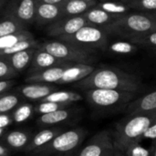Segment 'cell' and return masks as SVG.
Wrapping results in <instances>:
<instances>
[{
	"label": "cell",
	"mask_w": 156,
	"mask_h": 156,
	"mask_svg": "<svg viewBox=\"0 0 156 156\" xmlns=\"http://www.w3.org/2000/svg\"><path fill=\"white\" fill-rule=\"evenodd\" d=\"M82 90L92 89L117 90L137 92L141 87L139 78L132 73L113 67H100L82 80L74 84Z\"/></svg>",
	"instance_id": "cell-1"
},
{
	"label": "cell",
	"mask_w": 156,
	"mask_h": 156,
	"mask_svg": "<svg viewBox=\"0 0 156 156\" xmlns=\"http://www.w3.org/2000/svg\"><path fill=\"white\" fill-rule=\"evenodd\" d=\"M156 122V112L128 115L116 124L112 132L113 144L116 150L126 152L128 147L135 143H140L146 131Z\"/></svg>",
	"instance_id": "cell-2"
},
{
	"label": "cell",
	"mask_w": 156,
	"mask_h": 156,
	"mask_svg": "<svg viewBox=\"0 0 156 156\" xmlns=\"http://www.w3.org/2000/svg\"><path fill=\"white\" fill-rule=\"evenodd\" d=\"M102 27L110 35H117L129 40L139 35L156 30V21L145 12L127 13Z\"/></svg>",
	"instance_id": "cell-3"
},
{
	"label": "cell",
	"mask_w": 156,
	"mask_h": 156,
	"mask_svg": "<svg viewBox=\"0 0 156 156\" xmlns=\"http://www.w3.org/2000/svg\"><path fill=\"white\" fill-rule=\"evenodd\" d=\"M84 91V98L90 107L97 113L103 114L107 112H115L127 107L129 103L134 101L136 93L105 89H92Z\"/></svg>",
	"instance_id": "cell-4"
},
{
	"label": "cell",
	"mask_w": 156,
	"mask_h": 156,
	"mask_svg": "<svg viewBox=\"0 0 156 156\" xmlns=\"http://www.w3.org/2000/svg\"><path fill=\"white\" fill-rule=\"evenodd\" d=\"M37 48L45 50L57 58L70 63L92 64L97 60L94 51L74 46L59 39L46 40L39 43Z\"/></svg>",
	"instance_id": "cell-5"
},
{
	"label": "cell",
	"mask_w": 156,
	"mask_h": 156,
	"mask_svg": "<svg viewBox=\"0 0 156 156\" xmlns=\"http://www.w3.org/2000/svg\"><path fill=\"white\" fill-rule=\"evenodd\" d=\"M109 35L103 27L87 25L76 33L58 39L92 51L98 48L105 50L108 48Z\"/></svg>",
	"instance_id": "cell-6"
},
{
	"label": "cell",
	"mask_w": 156,
	"mask_h": 156,
	"mask_svg": "<svg viewBox=\"0 0 156 156\" xmlns=\"http://www.w3.org/2000/svg\"><path fill=\"white\" fill-rule=\"evenodd\" d=\"M88 131L84 128H73L62 132L56 136L48 145L33 153L50 154V153H75L79 152Z\"/></svg>",
	"instance_id": "cell-7"
},
{
	"label": "cell",
	"mask_w": 156,
	"mask_h": 156,
	"mask_svg": "<svg viewBox=\"0 0 156 156\" xmlns=\"http://www.w3.org/2000/svg\"><path fill=\"white\" fill-rule=\"evenodd\" d=\"M36 0H9L2 10L3 16L9 17L28 27L35 22Z\"/></svg>",
	"instance_id": "cell-8"
},
{
	"label": "cell",
	"mask_w": 156,
	"mask_h": 156,
	"mask_svg": "<svg viewBox=\"0 0 156 156\" xmlns=\"http://www.w3.org/2000/svg\"><path fill=\"white\" fill-rule=\"evenodd\" d=\"M114 148L112 133L109 130L96 133L76 156H104Z\"/></svg>",
	"instance_id": "cell-9"
},
{
	"label": "cell",
	"mask_w": 156,
	"mask_h": 156,
	"mask_svg": "<svg viewBox=\"0 0 156 156\" xmlns=\"http://www.w3.org/2000/svg\"><path fill=\"white\" fill-rule=\"evenodd\" d=\"M87 25L88 23L83 16L61 17L48 25L46 31L48 36L58 38L60 37L70 36Z\"/></svg>",
	"instance_id": "cell-10"
},
{
	"label": "cell",
	"mask_w": 156,
	"mask_h": 156,
	"mask_svg": "<svg viewBox=\"0 0 156 156\" xmlns=\"http://www.w3.org/2000/svg\"><path fill=\"white\" fill-rule=\"evenodd\" d=\"M71 64H75V63H70V62L61 60L45 50L36 48L32 61L30 63V69L28 70V74H32V73H35V72H37L46 69L53 68V67L69 66Z\"/></svg>",
	"instance_id": "cell-11"
},
{
	"label": "cell",
	"mask_w": 156,
	"mask_h": 156,
	"mask_svg": "<svg viewBox=\"0 0 156 156\" xmlns=\"http://www.w3.org/2000/svg\"><path fill=\"white\" fill-rule=\"evenodd\" d=\"M96 67L92 64H83V63H75L66 68L62 78L58 82V84H69L77 83L90 73L95 70Z\"/></svg>",
	"instance_id": "cell-12"
},
{
	"label": "cell",
	"mask_w": 156,
	"mask_h": 156,
	"mask_svg": "<svg viewBox=\"0 0 156 156\" xmlns=\"http://www.w3.org/2000/svg\"><path fill=\"white\" fill-rule=\"evenodd\" d=\"M72 65V64H71ZM70 66V65H69ZM69 66H58L49 69H46L32 74H28L25 81L28 84L30 83H41V84H51L57 83L62 78L64 70Z\"/></svg>",
	"instance_id": "cell-13"
},
{
	"label": "cell",
	"mask_w": 156,
	"mask_h": 156,
	"mask_svg": "<svg viewBox=\"0 0 156 156\" xmlns=\"http://www.w3.org/2000/svg\"><path fill=\"white\" fill-rule=\"evenodd\" d=\"M80 113V110L69 107L54 112L41 115L37 120V124L41 127H51L70 121Z\"/></svg>",
	"instance_id": "cell-14"
},
{
	"label": "cell",
	"mask_w": 156,
	"mask_h": 156,
	"mask_svg": "<svg viewBox=\"0 0 156 156\" xmlns=\"http://www.w3.org/2000/svg\"><path fill=\"white\" fill-rule=\"evenodd\" d=\"M62 17L59 5L37 3L35 22L39 26L50 25Z\"/></svg>",
	"instance_id": "cell-15"
},
{
	"label": "cell",
	"mask_w": 156,
	"mask_h": 156,
	"mask_svg": "<svg viewBox=\"0 0 156 156\" xmlns=\"http://www.w3.org/2000/svg\"><path fill=\"white\" fill-rule=\"evenodd\" d=\"M62 132H64V129L62 128H58V127H53V128H48V129H43L35 135L32 136L31 141L27 147L26 148L25 152L33 154L46 145H48L56 136L60 134Z\"/></svg>",
	"instance_id": "cell-16"
},
{
	"label": "cell",
	"mask_w": 156,
	"mask_h": 156,
	"mask_svg": "<svg viewBox=\"0 0 156 156\" xmlns=\"http://www.w3.org/2000/svg\"><path fill=\"white\" fill-rule=\"evenodd\" d=\"M156 112V90L150 92L128 104L126 113L135 115L141 113H149Z\"/></svg>",
	"instance_id": "cell-17"
},
{
	"label": "cell",
	"mask_w": 156,
	"mask_h": 156,
	"mask_svg": "<svg viewBox=\"0 0 156 156\" xmlns=\"http://www.w3.org/2000/svg\"><path fill=\"white\" fill-rule=\"evenodd\" d=\"M99 1H85V0H64L59 5L61 8L62 17H70L82 16L88 10L96 6Z\"/></svg>",
	"instance_id": "cell-18"
},
{
	"label": "cell",
	"mask_w": 156,
	"mask_h": 156,
	"mask_svg": "<svg viewBox=\"0 0 156 156\" xmlns=\"http://www.w3.org/2000/svg\"><path fill=\"white\" fill-rule=\"evenodd\" d=\"M56 87L50 84H41V83H30L24 85L19 88V92L22 96L27 99L37 101H42L44 98L48 96L50 93L56 91Z\"/></svg>",
	"instance_id": "cell-19"
},
{
	"label": "cell",
	"mask_w": 156,
	"mask_h": 156,
	"mask_svg": "<svg viewBox=\"0 0 156 156\" xmlns=\"http://www.w3.org/2000/svg\"><path fill=\"white\" fill-rule=\"evenodd\" d=\"M32 135L28 132L12 131L4 134L1 141L3 142L4 145L7 146L9 149L25 151L27 145L29 144Z\"/></svg>",
	"instance_id": "cell-20"
},
{
	"label": "cell",
	"mask_w": 156,
	"mask_h": 156,
	"mask_svg": "<svg viewBox=\"0 0 156 156\" xmlns=\"http://www.w3.org/2000/svg\"><path fill=\"white\" fill-rule=\"evenodd\" d=\"M36 48H37L25 49V50L16 52L10 56L0 57V58H3L4 60H5L17 73H20L25 69H27L28 66H30V63L32 61Z\"/></svg>",
	"instance_id": "cell-21"
},
{
	"label": "cell",
	"mask_w": 156,
	"mask_h": 156,
	"mask_svg": "<svg viewBox=\"0 0 156 156\" xmlns=\"http://www.w3.org/2000/svg\"><path fill=\"white\" fill-rule=\"evenodd\" d=\"M82 16L85 17L88 25L101 27L112 23L119 16H115V15L109 14V13L98 8L97 6H94L91 9L88 10Z\"/></svg>",
	"instance_id": "cell-22"
},
{
	"label": "cell",
	"mask_w": 156,
	"mask_h": 156,
	"mask_svg": "<svg viewBox=\"0 0 156 156\" xmlns=\"http://www.w3.org/2000/svg\"><path fill=\"white\" fill-rule=\"evenodd\" d=\"M84 99V97L76 92V91H69V90H58L50 93L48 96L44 98L41 101H49L56 103H63V104H73L75 102L80 101Z\"/></svg>",
	"instance_id": "cell-23"
},
{
	"label": "cell",
	"mask_w": 156,
	"mask_h": 156,
	"mask_svg": "<svg viewBox=\"0 0 156 156\" xmlns=\"http://www.w3.org/2000/svg\"><path fill=\"white\" fill-rule=\"evenodd\" d=\"M98 8L115 16H122L130 11L128 4L118 1H99L97 5Z\"/></svg>",
	"instance_id": "cell-24"
},
{
	"label": "cell",
	"mask_w": 156,
	"mask_h": 156,
	"mask_svg": "<svg viewBox=\"0 0 156 156\" xmlns=\"http://www.w3.org/2000/svg\"><path fill=\"white\" fill-rule=\"evenodd\" d=\"M27 27H28L26 25L19 23L15 19L3 16L0 19V37L16 34L23 30H27Z\"/></svg>",
	"instance_id": "cell-25"
},
{
	"label": "cell",
	"mask_w": 156,
	"mask_h": 156,
	"mask_svg": "<svg viewBox=\"0 0 156 156\" xmlns=\"http://www.w3.org/2000/svg\"><path fill=\"white\" fill-rule=\"evenodd\" d=\"M27 39H34V35L28 30H23L16 34L0 37V50L5 49L20 41Z\"/></svg>",
	"instance_id": "cell-26"
},
{
	"label": "cell",
	"mask_w": 156,
	"mask_h": 156,
	"mask_svg": "<svg viewBox=\"0 0 156 156\" xmlns=\"http://www.w3.org/2000/svg\"><path fill=\"white\" fill-rule=\"evenodd\" d=\"M108 51L117 55H129L137 51L138 46L132 43L129 40L126 41H115L107 48Z\"/></svg>",
	"instance_id": "cell-27"
},
{
	"label": "cell",
	"mask_w": 156,
	"mask_h": 156,
	"mask_svg": "<svg viewBox=\"0 0 156 156\" xmlns=\"http://www.w3.org/2000/svg\"><path fill=\"white\" fill-rule=\"evenodd\" d=\"M39 42L37 40L34 39H27V40H23L20 41L5 49L0 50V57H5V56H10L13 55L16 52L25 50V49H28V48H37L38 46Z\"/></svg>",
	"instance_id": "cell-28"
},
{
	"label": "cell",
	"mask_w": 156,
	"mask_h": 156,
	"mask_svg": "<svg viewBox=\"0 0 156 156\" xmlns=\"http://www.w3.org/2000/svg\"><path fill=\"white\" fill-rule=\"evenodd\" d=\"M129 41L137 45L138 47L153 48L156 49V30L132 37L129 39Z\"/></svg>",
	"instance_id": "cell-29"
},
{
	"label": "cell",
	"mask_w": 156,
	"mask_h": 156,
	"mask_svg": "<svg viewBox=\"0 0 156 156\" xmlns=\"http://www.w3.org/2000/svg\"><path fill=\"white\" fill-rule=\"evenodd\" d=\"M34 112V108L29 103H24L18 106L12 114V119L16 123H21L28 120Z\"/></svg>",
	"instance_id": "cell-30"
},
{
	"label": "cell",
	"mask_w": 156,
	"mask_h": 156,
	"mask_svg": "<svg viewBox=\"0 0 156 156\" xmlns=\"http://www.w3.org/2000/svg\"><path fill=\"white\" fill-rule=\"evenodd\" d=\"M19 99L16 94L3 93L0 95V113H6L15 109L18 104Z\"/></svg>",
	"instance_id": "cell-31"
},
{
	"label": "cell",
	"mask_w": 156,
	"mask_h": 156,
	"mask_svg": "<svg viewBox=\"0 0 156 156\" xmlns=\"http://www.w3.org/2000/svg\"><path fill=\"white\" fill-rule=\"evenodd\" d=\"M73 104H63V103H56V102H49V101H41L36 108L35 111L43 115L50 112H54L59 110L67 109L69 107H72Z\"/></svg>",
	"instance_id": "cell-32"
},
{
	"label": "cell",
	"mask_w": 156,
	"mask_h": 156,
	"mask_svg": "<svg viewBox=\"0 0 156 156\" xmlns=\"http://www.w3.org/2000/svg\"><path fill=\"white\" fill-rule=\"evenodd\" d=\"M127 4L130 8L136 10L144 12L156 11V0H130Z\"/></svg>",
	"instance_id": "cell-33"
},
{
	"label": "cell",
	"mask_w": 156,
	"mask_h": 156,
	"mask_svg": "<svg viewBox=\"0 0 156 156\" xmlns=\"http://www.w3.org/2000/svg\"><path fill=\"white\" fill-rule=\"evenodd\" d=\"M154 147L151 149H147L140 144V143L133 144L128 147L126 152L124 153L126 156H153Z\"/></svg>",
	"instance_id": "cell-34"
},
{
	"label": "cell",
	"mask_w": 156,
	"mask_h": 156,
	"mask_svg": "<svg viewBox=\"0 0 156 156\" xmlns=\"http://www.w3.org/2000/svg\"><path fill=\"white\" fill-rule=\"evenodd\" d=\"M17 75L18 73L9 64L0 58V81L12 80Z\"/></svg>",
	"instance_id": "cell-35"
},
{
	"label": "cell",
	"mask_w": 156,
	"mask_h": 156,
	"mask_svg": "<svg viewBox=\"0 0 156 156\" xmlns=\"http://www.w3.org/2000/svg\"><path fill=\"white\" fill-rule=\"evenodd\" d=\"M12 122V116L6 113H0V129H5Z\"/></svg>",
	"instance_id": "cell-36"
},
{
	"label": "cell",
	"mask_w": 156,
	"mask_h": 156,
	"mask_svg": "<svg viewBox=\"0 0 156 156\" xmlns=\"http://www.w3.org/2000/svg\"><path fill=\"white\" fill-rule=\"evenodd\" d=\"M143 138L151 139L153 141H156V122L146 131Z\"/></svg>",
	"instance_id": "cell-37"
},
{
	"label": "cell",
	"mask_w": 156,
	"mask_h": 156,
	"mask_svg": "<svg viewBox=\"0 0 156 156\" xmlns=\"http://www.w3.org/2000/svg\"><path fill=\"white\" fill-rule=\"evenodd\" d=\"M15 84V81L13 80H2L0 81V95L5 93L7 90H9L13 85Z\"/></svg>",
	"instance_id": "cell-38"
},
{
	"label": "cell",
	"mask_w": 156,
	"mask_h": 156,
	"mask_svg": "<svg viewBox=\"0 0 156 156\" xmlns=\"http://www.w3.org/2000/svg\"><path fill=\"white\" fill-rule=\"evenodd\" d=\"M10 151L9 148L2 144H0V156H9Z\"/></svg>",
	"instance_id": "cell-39"
},
{
	"label": "cell",
	"mask_w": 156,
	"mask_h": 156,
	"mask_svg": "<svg viewBox=\"0 0 156 156\" xmlns=\"http://www.w3.org/2000/svg\"><path fill=\"white\" fill-rule=\"evenodd\" d=\"M64 0H36L37 3L43 4H52V5H60Z\"/></svg>",
	"instance_id": "cell-40"
},
{
	"label": "cell",
	"mask_w": 156,
	"mask_h": 156,
	"mask_svg": "<svg viewBox=\"0 0 156 156\" xmlns=\"http://www.w3.org/2000/svg\"><path fill=\"white\" fill-rule=\"evenodd\" d=\"M8 0H0V12L3 10V8L5 7V4L7 3Z\"/></svg>",
	"instance_id": "cell-41"
},
{
	"label": "cell",
	"mask_w": 156,
	"mask_h": 156,
	"mask_svg": "<svg viewBox=\"0 0 156 156\" xmlns=\"http://www.w3.org/2000/svg\"><path fill=\"white\" fill-rule=\"evenodd\" d=\"M145 13H147L154 20L156 21V11H154V12H145Z\"/></svg>",
	"instance_id": "cell-42"
},
{
	"label": "cell",
	"mask_w": 156,
	"mask_h": 156,
	"mask_svg": "<svg viewBox=\"0 0 156 156\" xmlns=\"http://www.w3.org/2000/svg\"><path fill=\"white\" fill-rule=\"evenodd\" d=\"M114 156H126V154H125L123 152L115 149V154H114Z\"/></svg>",
	"instance_id": "cell-43"
},
{
	"label": "cell",
	"mask_w": 156,
	"mask_h": 156,
	"mask_svg": "<svg viewBox=\"0 0 156 156\" xmlns=\"http://www.w3.org/2000/svg\"><path fill=\"white\" fill-rule=\"evenodd\" d=\"M114 154H115V148L110 150V151H109L104 156H114Z\"/></svg>",
	"instance_id": "cell-44"
},
{
	"label": "cell",
	"mask_w": 156,
	"mask_h": 156,
	"mask_svg": "<svg viewBox=\"0 0 156 156\" xmlns=\"http://www.w3.org/2000/svg\"><path fill=\"white\" fill-rule=\"evenodd\" d=\"M99 1H118V2H123L127 4L130 0H99Z\"/></svg>",
	"instance_id": "cell-45"
},
{
	"label": "cell",
	"mask_w": 156,
	"mask_h": 156,
	"mask_svg": "<svg viewBox=\"0 0 156 156\" xmlns=\"http://www.w3.org/2000/svg\"><path fill=\"white\" fill-rule=\"evenodd\" d=\"M4 134H5V129H0V140L2 139Z\"/></svg>",
	"instance_id": "cell-46"
},
{
	"label": "cell",
	"mask_w": 156,
	"mask_h": 156,
	"mask_svg": "<svg viewBox=\"0 0 156 156\" xmlns=\"http://www.w3.org/2000/svg\"><path fill=\"white\" fill-rule=\"evenodd\" d=\"M153 156H156V141L154 143V152H153Z\"/></svg>",
	"instance_id": "cell-47"
},
{
	"label": "cell",
	"mask_w": 156,
	"mask_h": 156,
	"mask_svg": "<svg viewBox=\"0 0 156 156\" xmlns=\"http://www.w3.org/2000/svg\"><path fill=\"white\" fill-rule=\"evenodd\" d=\"M85 1H90V2H93V1H99V0H85Z\"/></svg>",
	"instance_id": "cell-48"
}]
</instances>
